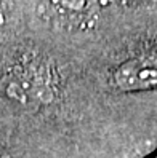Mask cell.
I'll return each instance as SVG.
<instances>
[{
  "mask_svg": "<svg viewBox=\"0 0 157 158\" xmlns=\"http://www.w3.org/2000/svg\"><path fill=\"white\" fill-rule=\"evenodd\" d=\"M5 94L26 106H39L51 102L56 91V80L51 77V72L47 67L24 64L13 69L3 78Z\"/></svg>",
  "mask_w": 157,
  "mask_h": 158,
  "instance_id": "obj_1",
  "label": "cell"
},
{
  "mask_svg": "<svg viewBox=\"0 0 157 158\" xmlns=\"http://www.w3.org/2000/svg\"><path fill=\"white\" fill-rule=\"evenodd\" d=\"M112 86L120 91L157 88V51H149L120 62L114 69Z\"/></svg>",
  "mask_w": 157,
  "mask_h": 158,
  "instance_id": "obj_2",
  "label": "cell"
}]
</instances>
